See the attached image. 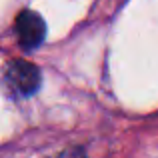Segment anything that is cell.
<instances>
[{"label": "cell", "instance_id": "1", "mask_svg": "<svg viewBox=\"0 0 158 158\" xmlns=\"http://www.w3.org/2000/svg\"><path fill=\"white\" fill-rule=\"evenodd\" d=\"M4 80L16 96H32L34 92H38L42 78H40V70L32 62L18 58L6 64Z\"/></svg>", "mask_w": 158, "mask_h": 158}, {"label": "cell", "instance_id": "2", "mask_svg": "<svg viewBox=\"0 0 158 158\" xmlns=\"http://www.w3.org/2000/svg\"><path fill=\"white\" fill-rule=\"evenodd\" d=\"M16 32H18V40L22 48L26 50H34L44 42L46 36V24L40 18L38 12L34 10H24L16 18Z\"/></svg>", "mask_w": 158, "mask_h": 158}, {"label": "cell", "instance_id": "3", "mask_svg": "<svg viewBox=\"0 0 158 158\" xmlns=\"http://www.w3.org/2000/svg\"><path fill=\"white\" fill-rule=\"evenodd\" d=\"M58 158H86V156H84V152H82L80 148H68V150L62 152Z\"/></svg>", "mask_w": 158, "mask_h": 158}]
</instances>
